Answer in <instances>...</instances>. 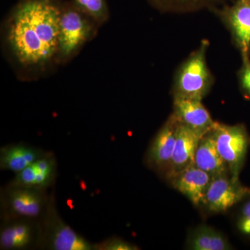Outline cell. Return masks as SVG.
<instances>
[{
    "label": "cell",
    "mask_w": 250,
    "mask_h": 250,
    "mask_svg": "<svg viewBox=\"0 0 250 250\" xmlns=\"http://www.w3.org/2000/svg\"><path fill=\"white\" fill-rule=\"evenodd\" d=\"M62 13L49 0H28L15 11L8 41L18 62L41 66L59 50Z\"/></svg>",
    "instance_id": "cell-1"
},
{
    "label": "cell",
    "mask_w": 250,
    "mask_h": 250,
    "mask_svg": "<svg viewBox=\"0 0 250 250\" xmlns=\"http://www.w3.org/2000/svg\"><path fill=\"white\" fill-rule=\"evenodd\" d=\"M53 190L11 185L0 189L1 220L24 218L42 222L52 200Z\"/></svg>",
    "instance_id": "cell-2"
},
{
    "label": "cell",
    "mask_w": 250,
    "mask_h": 250,
    "mask_svg": "<svg viewBox=\"0 0 250 250\" xmlns=\"http://www.w3.org/2000/svg\"><path fill=\"white\" fill-rule=\"evenodd\" d=\"M208 46V41H202L179 69L174 80V98L202 101L209 92L213 81L206 58Z\"/></svg>",
    "instance_id": "cell-3"
},
{
    "label": "cell",
    "mask_w": 250,
    "mask_h": 250,
    "mask_svg": "<svg viewBox=\"0 0 250 250\" xmlns=\"http://www.w3.org/2000/svg\"><path fill=\"white\" fill-rule=\"evenodd\" d=\"M39 250H95L94 243L75 231L59 215L54 191L48 210L42 220Z\"/></svg>",
    "instance_id": "cell-4"
},
{
    "label": "cell",
    "mask_w": 250,
    "mask_h": 250,
    "mask_svg": "<svg viewBox=\"0 0 250 250\" xmlns=\"http://www.w3.org/2000/svg\"><path fill=\"white\" fill-rule=\"evenodd\" d=\"M220 156L228 164L230 175L239 179L248 148L250 138L243 125H228L215 122L211 129Z\"/></svg>",
    "instance_id": "cell-5"
},
{
    "label": "cell",
    "mask_w": 250,
    "mask_h": 250,
    "mask_svg": "<svg viewBox=\"0 0 250 250\" xmlns=\"http://www.w3.org/2000/svg\"><path fill=\"white\" fill-rule=\"evenodd\" d=\"M250 197V188L231 175L213 177L206 192L202 208L210 213H225L245 199Z\"/></svg>",
    "instance_id": "cell-6"
},
{
    "label": "cell",
    "mask_w": 250,
    "mask_h": 250,
    "mask_svg": "<svg viewBox=\"0 0 250 250\" xmlns=\"http://www.w3.org/2000/svg\"><path fill=\"white\" fill-rule=\"evenodd\" d=\"M42 222L16 218L1 220L0 250L40 249Z\"/></svg>",
    "instance_id": "cell-7"
},
{
    "label": "cell",
    "mask_w": 250,
    "mask_h": 250,
    "mask_svg": "<svg viewBox=\"0 0 250 250\" xmlns=\"http://www.w3.org/2000/svg\"><path fill=\"white\" fill-rule=\"evenodd\" d=\"M178 121L173 115L163 125L154 136L146 153V165L164 174L170 165L177 139Z\"/></svg>",
    "instance_id": "cell-8"
},
{
    "label": "cell",
    "mask_w": 250,
    "mask_h": 250,
    "mask_svg": "<svg viewBox=\"0 0 250 250\" xmlns=\"http://www.w3.org/2000/svg\"><path fill=\"white\" fill-rule=\"evenodd\" d=\"M90 30L86 20L75 10H68L62 14L59 25V52L63 57L75 53L89 37Z\"/></svg>",
    "instance_id": "cell-9"
},
{
    "label": "cell",
    "mask_w": 250,
    "mask_h": 250,
    "mask_svg": "<svg viewBox=\"0 0 250 250\" xmlns=\"http://www.w3.org/2000/svg\"><path fill=\"white\" fill-rule=\"evenodd\" d=\"M15 174L8 184L48 190L57 181L58 164L53 153L50 152Z\"/></svg>",
    "instance_id": "cell-10"
},
{
    "label": "cell",
    "mask_w": 250,
    "mask_h": 250,
    "mask_svg": "<svg viewBox=\"0 0 250 250\" xmlns=\"http://www.w3.org/2000/svg\"><path fill=\"white\" fill-rule=\"evenodd\" d=\"M212 177L196 166H189L166 180L172 188L187 197L195 207L202 208Z\"/></svg>",
    "instance_id": "cell-11"
},
{
    "label": "cell",
    "mask_w": 250,
    "mask_h": 250,
    "mask_svg": "<svg viewBox=\"0 0 250 250\" xmlns=\"http://www.w3.org/2000/svg\"><path fill=\"white\" fill-rule=\"evenodd\" d=\"M203 136L178 122L173 154L168 168L164 174L166 179L195 164V153Z\"/></svg>",
    "instance_id": "cell-12"
},
{
    "label": "cell",
    "mask_w": 250,
    "mask_h": 250,
    "mask_svg": "<svg viewBox=\"0 0 250 250\" xmlns=\"http://www.w3.org/2000/svg\"><path fill=\"white\" fill-rule=\"evenodd\" d=\"M172 115L179 123L203 135L210 131L215 124L200 100L174 98Z\"/></svg>",
    "instance_id": "cell-13"
},
{
    "label": "cell",
    "mask_w": 250,
    "mask_h": 250,
    "mask_svg": "<svg viewBox=\"0 0 250 250\" xmlns=\"http://www.w3.org/2000/svg\"><path fill=\"white\" fill-rule=\"evenodd\" d=\"M237 45L241 52L243 63L249 62L250 50V0H241L225 16Z\"/></svg>",
    "instance_id": "cell-14"
},
{
    "label": "cell",
    "mask_w": 250,
    "mask_h": 250,
    "mask_svg": "<svg viewBox=\"0 0 250 250\" xmlns=\"http://www.w3.org/2000/svg\"><path fill=\"white\" fill-rule=\"evenodd\" d=\"M50 152L24 143L7 145L0 149V169L17 174Z\"/></svg>",
    "instance_id": "cell-15"
},
{
    "label": "cell",
    "mask_w": 250,
    "mask_h": 250,
    "mask_svg": "<svg viewBox=\"0 0 250 250\" xmlns=\"http://www.w3.org/2000/svg\"><path fill=\"white\" fill-rule=\"evenodd\" d=\"M195 165L210 177L230 175L229 169L217 148L211 130L200 140L195 156Z\"/></svg>",
    "instance_id": "cell-16"
},
{
    "label": "cell",
    "mask_w": 250,
    "mask_h": 250,
    "mask_svg": "<svg viewBox=\"0 0 250 250\" xmlns=\"http://www.w3.org/2000/svg\"><path fill=\"white\" fill-rule=\"evenodd\" d=\"M187 248L192 250H229L232 249V246L218 230L208 225H201L189 232Z\"/></svg>",
    "instance_id": "cell-17"
},
{
    "label": "cell",
    "mask_w": 250,
    "mask_h": 250,
    "mask_svg": "<svg viewBox=\"0 0 250 250\" xmlns=\"http://www.w3.org/2000/svg\"><path fill=\"white\" fill-rule=\"evenodd\" d=\"M77 6L82 11L92 17L100 19L106 14L104 0H75Z\"/></svg>",
    "instance_id": "cell-18"
},
{
    "label": "cell",
    "mask_w": 250,
    "mask_h": 250,
    "mask_svg": "<svg viewBox=\"0 0 250 250\" xmlns=\"http://www.w3.org/2000/svg\"><path fill=\"white\" fill-rule=\"evenodd\" d=\"M95 244V250H138L139 247L120 238L112 236Z\"/></svg>",
    "instance_id": "cell-19"
},
{
    "label": "cell",
    "mask_w": 250,
    "mask_h": 250,
    "mask_svg": "<svg viewBox=\"0 0 250 250\" xmlns=\"http://www.w3.org/2000/svg\"><path fill=\"white\" fill-rule=\"evenodd\" d=\"M236 225L238 231L243 236L250 238V197L242 207Z\"/></svg>",
    "instance_id": "cell-20"
},
{
    "label": "cell",
    "mask_w": 250,
    "mask_h": 250,
    "mask_svg": "<svg viewBox=\"0 0 250 250\" xmlns=\"http://www.w3.org/2000/svg\"><path fill=\"white\" fill-rule=\"evenodd\" d=\"M240 83L243 93L250 98V61L243 63L240 73Z\"/></svg>",
    "instance_id": "cell-21"
},
{
    "label": "cell",
    "mask_w": 250,
    "mask_h": 250,
    "mask_svg": "<svg viewBox=\"0 0 250 250\" xmlns=\"http://www.w3.org/2000/svg\"><path fill=\"white\" fill-rule=\"evenodd\" d=\"M171 1H173L174 2L182 4H192L201 2V1H204L205 0H171Z\"/></svg>",
    "instance_id": "cell-22"
}]
</instances>
